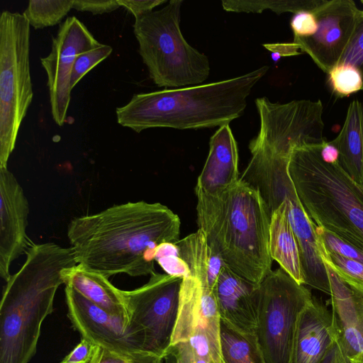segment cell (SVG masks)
I'll return each instance as SVG.
<instances>
[{"label":"cell","instance_id":"cell-38","mask_svg":"<svg viewBox=\"0 0 363 363\" xmlns=\"http://www.w3.org/2000/svg\"><path fill=\"white\" fill-rule=\"evenodd\" d=\"M138 357L133 359L125 357L101 347L96 346L93 357L89 363H131Z\"/></svg>","mask_w":363,"mask_h":363},{"label":"cell","instance_id":"cell-29","mask_svg":"<svg viewBox=\"0 0 363 363\" xmlns=\"http://www.w3.org/2000/svg\"><path fill=\"white\" fill-rule=\"evenodd\" d=\"M328 74L330 86L340 96H347L362 89V74L359 69L351 65L338 64Z\"/></svg>","mask_w":363,"mask_h":363},{"label":"cell","instance_id":"cell-22","mask_svg":"<svg viewBox=\"0 0 363 363\" xmlns=\"http://www.w3.org/2000/svg\"><path fill=\"white\" fill-rule=\"evenodd\" d=\"M269 250L272 260L277 262L296 282L304 285L299 247L289 223L284 201L270 216Z\"/></svg>","mask_w":363,"mask_h":363},{"label":"cell","instance_id":"cell-25","mask_svg":"<svg viewBox=\"0 0 363 363\" xmlns=\"http://www.w3.org/2000/svg\"><path fill=\"white\" fill-rule=\"evenodd\" d=\"M324 0H257V1H222L226 11L236 13H262L266 9L277 14L286 12L298 13L303 11L313 12Z\"/></svg>","mask_w":363,"mask_h":363},{"label":"cell","instance_id":"cell-2","mask_svg":"<svg viewBox=\"0 0 363 363\" xmlns=\"http://www.w3.org/2000/svg\"><path fill=\"white\" fill-rule=\"evenodd\" d=\"M19 270L6 281L0 303V363H28L41 325L53 311L62 271L77 264L72 249L32 243Z\"/></svg>","mask_w":363,"mask_h":363},{"label":"cell","instance_id":"cell-8","mask_svg":"<svg viewBox=\"0 0 363 363\" xmlns=\"http://www.w3.org/2000/svg\"><path fill=\"white\" fill-rule=\"evenodd\" d=\"M33 96L30 24L23 13L0 15V168H7Z\"/></svg>","mask_w":363,"mask_h":363},{"label":"cell","instance_id":"cell-13","mask_svg":"<svg viewBox=\"0 0 363 363\" xmlns=\"http://www.w3.org/2000/svg\"><path fill=\"white\" fill-rule=\"evenodd\" d=\"M220 323L213 290L194 276L184 277L171 345L186 341L197 333H203L209 341L213 363H223Z\"/></svg>","mask_w":363,"mask_h":363},{"label":"cell","instance_id":"cell-18","mask_svg":"<svg viewBox=\"0 0 363 363\" xmlns=\"http://www.w3.org/2000/svg\"><path fill=\"white\" fill-rule=\"evenodd\" d=\"M239 179L237 143L226 124L219 127L210 139L208 155L197 179L196 194L218 196Z\"/></svg>","mask_w":363,"mask_h":363},{"label":"cell","instance_id":"cell-15","mask_svg":"<svg viewBox=\"0 0 363 363\" xmlns=\"http://www.w3.org/2000/svg\"><path fill=\"white\" fill-rule=\"evenodd\" d=\"M29 210L17 179L7 168H0V276L6 281L13 262L33 243L26 233Z\"/></svg>","mask_w":363,"mask_h":363},{"label":"cell","instance_id":"cell-1","mask_svg":"<svg viewBox=\"0 0 363 363\" xmlns=\"http://www.w3.org/2000/svg\"><path fill=\"white\" fill-rule=\"evenodd\" d=\"M180 224L167 206L140 201L74 218L67 234L77 264L108 278L140 277L156 272V249L179 240Z\"/></svg>","mask_w":363,"mask_h":363},{"label":"cell","instance_id":"cell-9","mask_svg":"<svg viewBox=\"0 0 363 363\" xmlns=\"http://www.w3.org/2000/svg\"><path fill=\"white\" fill-rule=\"evenodd\" d=\"M313 297L281 267L259 284L255 335L267 363H294L298 319Z\"/></svg>","mask_w":363,"mask_h":363},{"label":"cell","instance_id":"cell-40","mask_svg":"<svg viewBox=\"0 0 363 363\" xmlns=\"http://www.w3.org/2000/svg\"><path fill=\"white\" fill-rule=\"evenodd\" d=\"M320 156L327 163H335L338 161L339 152L330 142H327L320 150Z\"/></svg>","mask_w":363,"mask_h":363},{"label":"cell","instance_id":"cell-27","mask_svg":"<svg viewBox=\"0 0 363 363\" xmlns=\"http://www.w3.org/2000/svg\"><path fill=\"white\" fill-rule=\"evenodd\" d=\"M164 363H213L210 344L204 333L170 345Z\"/></svg>","mask_w":363,"mask_h":363},{"label":"cell","instance_id":"cell-33","mask_svg":"<svg viewBox=\"0 0 363 363\" xmlns=\"http://www.w3.org/2000/svg\"><path fill=\"white\" fill-rule=\"evenodd\" d=\"M290 26L294 37L307 38L314 35L318 28L316 18L311 11H303L294 13Z\"/></svg>","mask_w":363,"mask_h":363},{"label":"cell","instance_id":"cell-31","mask_svg":"<svg viewBox=\"0 0 363 363\" xmlns=\"http://www.w3.org/2000/svg\"><path fill=\"white\" fill-rule=\"evenodd\" d=\"M112 50L110 45L101 44L94 49L79 55L76 58L71 74V89H72L89 71L108 57Z\"/></svg>","mask_w":363,"mask_h":363},{"label":"cell","instance_id":"cell-16","mask_svg":"<svg viewBox=\"0 0 363 363\" xmlns=\"http://www.w3.org/2000/svg\"><path fill=\"white\" fill-rule=\"evenodd\" d=\"M213 291L221 320L239 332L255 334L259 284L243 279L224 266Z\"/></svg>","mask_w":363,"mask_h":363},{"label":"cell","instance_id":"cell-7","mask_svg":"<svg viewBox=\"0 0 363 363\" xmlns=\"http://www.w3.org/2000/svg\"><path fill=\"white\" fill-rule=\"evenodd\" d=\"M182 0L135 20L133 33L138 52L150 77L159 87L196 86L208 77V57L190 45L179 26Z\"/></svg>","mask_w":363,"mask_h":363},{"label":"cell","instance_id":"cell-24","mask_svg":"<svg viewBox=\"0 0 363 363\" xmlns=\"http://www.w3.org/2000/svg\"><path fill=\"white\" fill-rule=\"evenodd\" d=\"M220 340L223 363H267L255 334L239 332L221 320Z\"/></svg>","mask_w":363,"mask_h":363},{"label":"cell","instance_id":"cell-3","mask_svg":"<svg viewBox=\"0 0 363 363\" xmlns=\"http://www.w3.org/2000/svg\"><path fill=\"white\" fill-rule=\"evenodd\" d=\"M263 66L232 79L206 84L134 94L116 108L119 125L136 133L152 128H213L239 118L255 84L269 70Z\"/></svg>","mask_w":363,"mask_h":363},{"label":"cell","instance_id":"cell-11","mask_svg":"<svg viewBox=\"0 0 363 363\" xmlns=\"http://www.w3.org/2000/svg\"><path fill=\"white\" fill-rule=\"evenodd\" d=\"M101 44L83 23L75 16H69L60 24L49 55L40 58L48 77L52 116L59 126L66 120L71 100V74L76 58Z\"/></svg>","mask_w":363,"mask_h":363},{"label":"cell","instance_id":"cell-17","mask_svg":"<svg viewBox=\"0 0 363 363\" xmlns=\"http://www.w3.org/2000/svg\"><path fill=\"white\" fill-rule=\"evenodd\" d=\"M324 264L340 340L351 363H363V294L350 288Z\"/></svg>","mask_w":363,"mask_h":363},{"label":"cell","instance_id":"cell-26","mask_svg":"<svg viewBox=\"0 0 363 363\" xmlns=\"http://www.w3.org/2000/svg\"><path fill=\"white\" fill-rule=\"evenodd\" d=\"M73 0H30L23 15L35 29L55 26L72 9Z\"/></svg>","mask_w":363,"mask_h":363},{"label":"cell","instance_id":"cell-32","mask_svg":"<svg viewBox=\"0 0 363 363\" xmlns=\"http://www.w3.org/2000/svg\"><path fill=\"white\" fill-rule=\"evenodd\" d=\"M339 64L349 65L357 68L361 72L363 79V11L362 10L354 33Z\"/></svg>","mask_w":363,"mask_h":363},{"label":"cell","instance_id":"cell-10","mask_svg":"<svg viewBox=\"0 0 363 363\" xmlns=\"http://www.w3.org/2000/svg\"><path fill=\"white\" fill-rule=\"evenodd\" d=\"M183 278L155 272L142 286L123 291L127 334L143 354L164 359L176 325Z\"/></svg>","mask_w":363,"mask_h":363},{"label":"cell","instance_id":"cell-23","mask_svg":"<svg viewBox=\"0 0 363 363\" xmlns=\"http://www.w3.org/2000/svg\"><path fill=\"white\" fill-rule=\"evenodd\" d=\"M190 274L213 289L218 276L225 266L220 256L209 245L204 233L199 229L196 233L175 242Z\"/></svg>","mask_w":363,"mask_h":363},{"label":"cell","instance_id":"cell-5","mask_svg":"<svg viewBox=\"0 0 363 363\" xmlns=\"http://www.w3.org/2000/svg\"><path fill=\"white\" fill-rule=\"evenodd\" d=\"M323 146L294 147L289 174L312 221L363 252V188L338 161L322 159Z\"/></svg>","mask_w":363,"mask_h":363},{"label":"cell","instance_id":"cell-30","mask_svg":"<svg viewBox=\"0 0 363 363\" xmlns=\"http://www.w3.org/2000/svg\"><path fill=\"white\" fill-rule=\"evenodd\" d=\"M155 260L165 274L182 278L190 274L189 267L182 258L175 242H163L156 249Z\"/></svg>","mask_w":363,"mask_h":363},{"label":"cell","instance_id":"cell-36","mask_svg":"<svg viewBox=\"0 0 363 363\" xmlns=\"http://www.w3.org/2000/svg\"><path fill=\"white\" fill-rule=\"evenodd\" d=\"M121 6L125 8L137 19L151 11L153 9L167 2L166 0H118Z\"/></svg>","mask_w":363,"mask_h":363},{"label":"cell","instance_id":"cell-21","mask_svg":"<svg viewBox=\"0 0 363 363\" xmlns=\"http://www.w3.org/2000/svg\"><path fill=\"white\" fill-rule=\"evenodd\" d=\"M338 152V162L345 171L363 188V104L352 101L338 135L332 141Z\"/></svg>","mask_w":363,"mask_h":363},{"label":"cell","instance_id":"cell-12","mask_svg":"<svg viewBox=\"0 0 363 363\" xmlns=\"http://www.w3.org/2000/svg\"><path fill=\"white\" fill-rule=\"evenodd\" d=\"M360 12L352 0H324L312 12L318 24L315 33L307 38L294 37L293 43L328 74L339 64L354 33Z\"/></svg>","mask_w":363,"mask_h":363},{"label":"cell","instance_id":"cell-37","mask_svg":"<svg viewBox=\"0 0 363 363\" xmlns=\"http://www.w3.org/2000/svg\"><path fill=\"white\" fill-rule=\"evenodd\" d=\"M263 45L272 52V58L274 62H277L282 57L296 56L302 53L298 52V50H300L299 47L294 43H269Z\"/></svg>","mask_w":363,"mask_h":363},{"label":"cell","instance_id":"cell-39","mask_svg":"<svg viewBox=\"0 0 363 363\" xmlns=\"http://www.w3.org/2000/svg\"><path fill=\"white\" fill-rule=\"evenodd\" d=\"M320 363H351L344 350L339 335Z\"/></svg>","mask_w":363,"mask_h":363},{"label":"cell","instance_id":"cell-20","mask_svg":"<svg viewBox=\"0 0 363 363\" xmlns=\"http://www.w3.org/2000/svg\"><path fill=\"white\" fill-rule=\"evenodd\" d=\"M64 284L105 311L125 319L128 311L123 291L104 275L77 264L62 271Z\"/></svg>","mask_w":363,"mask_h":363},{"label":"cell","instance_id":"cell-41","mask_svg":"<svg viewBox=\"0 0 363 363\" xmlns=\"http://www.w3.org/2000/svg\"><path fill=\"white\" fill-rule=\"evenodd\" d=\"M163 359L150 354H141L131 363H164Z\"/></svg>","mask_w":363,"mask_h":363},{"label":"cell","instance_id":"cell-6","mask_svg":"<svg viewBox=\"0 0 363 363\" xmlns=\"http://www.w3.org/2000/svg\"><path fill=\"white\" fill-rule=\"evenodd\" d=\"M249 149L252 157L240 179L259 192L269 216L281 201L285 203L286 216L299 247L304 284L330 295L316 225L301 203L289 174L291 152L258 137L250 141Z\"/></svg>","mask_w":363,"mask_h":363},{"label":"cell","instance_id":"cell-19","mask_svg":"<svg viewBox=\"0 0 363 363\" xmlns=\"http://www.w3.org/2000/svg\"><path fill=\"white\" fill-rule=\"evenodd\" d=\"M338 335L333 312L313 296L298 319L294 363H320Z\"/></svg>","mask_w":363,"mask_h":363},{"label":"cell","instance_id":"cell-28","mask_svg":"<svg viewBox=\"0 0 363 363\" xmlns=\"http://www.w3.org/2000/svg\"><path fill=\"white\" fill-rule=\"evenodd\" d=\"M318 242L323 262L347 286L363 294V264L328 250L318 239Z\"/></svg>","mask_w":363,"mask_h":363},{"label":"cell","instance_id":"cell-34","mask_svg":"<svg viewBox=\"0 0 363 363\" xmlns=\"http://www.w3.org/2000/svg\"><path fill=\"white\" fill-rule=\"evenodd\" d=\"M120 6L118 0H73L72 9L96 15L111 13Z\"/></svg>","mask_w":363,"mask_h":363},{"label":"cell","instance_id":"cell-35","mask_svg":"<svg viewBox=\"0 0 363 363\" xmlns=\"http://www.w3.org/2000/svg\"><path fill=\"white\" fill-rule=\"evenodd\" d=\"M96 345L85 339L79 343L60 362V363H89Z\"/></svg>","mask_w":363,"mask_h":363},{"label":"cell","instance_id":"cell-4","mask_svg":"<svg viewBox=\"0 0 363 363\" xmlns=\"http://www.w3.org/2000/svg\"><path fill=\"white\" fill-rule=\"evenodd\" d=\"M197 224L226 267L259 284L272 271L270 216L259 192L240 178L218 196L196 194Z\"/></svg>","mask_w":363,"mask_h":363},{"label":"cell","instance_id":"cell-14","mask_svg":"<svg viewBox=\"0 0 363 363\" xmlns=\"http://www.w3.org/2000/svg\"><path fill=\"white\" fill-rule=\"evenodd\" d=\"M68 317L83 339L118 355L133 359L140 354L130 340L127 320L94 304L74 289L65 285Z\"/></svg>","mask_w":363,"mask_h":363}]
</instances>
